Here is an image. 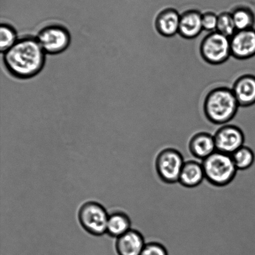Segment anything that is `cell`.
Segmentation results:
<instances>
[{"mask_svg":"<svg viewBox=\"0 0 255 255\" xmlns=\"http://www.w3.org/2000/svg\"><path fill=\"white\" fill-rule=\"evenodd\" d=\"M216 31L229 38L236 33L237 29L231 12L225 11L218 15Z\"/></svg>","mask_w":255,"mask_h":255,"instance_id":"obj_20","label":"cell"},{"mask_svg":"<svg viewBox=\"0 0 255 255\" xmlns=\"http://www.w3.org/2000/svg\"><path fill=\"white\" fill-rule=\"evenodd\" d=\"M109 215L107 210L98 202H87L79 209L80 224L87 233L94 236H102L107 234Z\"/></svg>","mask_w":255,"mask_h":255,"instance_id":"obj_7","label":"cell"},{"mask_svg":"<svg viewBox=\"0 0 255 255\" xmlns=\"http://www.w3.org/2000/svg\"><path fill=\"white\" fill-rule=\"evenodd\" d=\"M181 14L172 7L162 9L157 15L154 26L161 36L170 37L179 33Z\"/></svg>","mask_w":255,"mask_h":255,"instance_id":"obj_12","label":"cell"},{"mask_svg":"<svg viewBox=\"0 0 255 255\" xmlns=\"http://www.w3.org/2000/svg\"><path fill=\"white\" fill-rule=\"evenodd\" d=\"M205 180L202 162L196 160L185 161L179 176L180 186L187 189H194L201 186Z\"/></svg>","mask_w":255,"mask_h":255,"instance_id":"obj_14","label":"cell"},{"mask_svg":"<svg viewBox=\"0 0 255 255\" xmlns=\"http://www.w3.org/2000/svg\"><path fill=\"white\" fill-rule=\"evenodd\" d=\"M201 162L205 179L212 186H228L236 179L238 173L231 155L216 151Z\"/></svg>","mask_w":255,"mask_h":255,"instance_id":"obj_3","label":"cell"},{"mask_svg":"<svg viewBox=\"0 0 255 255\" xmlns=\"http://www.w3.org/2000/svg\"><path fill=\"white\" fill-rule=\"evenodd\" d=\"M5 69L14 78H33L43 69L46 54L36 37H19L13 46L2 53Z\"/></svg>","mask_w":255,"mask_h":255,"instance_id":"obj_1","label":"cell"},{"mask_svg":"<svg viewBox=\"0 0 255 255\" xmlns=\"http://www.w3.org/2000/svg\"><path fill=\"white\" fill-rule=\"evenodd\" d=\"M240 107L232 89L219 87L211 90L204 99L203 109L209 121L216 125L228 124Z\"/></svg>","mask_w":255,"mask_h":255,"instance_id":"obj_2","label":"cell"},{"mask_svg":"<svg viewBox=\"0 0 255 255\" xmlns=\"http://www.w3.org/2000/svg\"><path fill=\"white\" fill-rule=\"evenodd\" d=\"M217 151L232 155L246 142V136L239 127L235 125H224L214 135Z\"/></svg>","mask_w":255,"mask_h":255,"instance_id":"obj_8","label":"cell"},{"mask_svg":"<svg viewBox=\"0 0 255 255\" xmlns=\"http://www.w3.org/2000/svg\"><path fill=\"white\" fill-rule=\"evenodd\" d=\"M0 34V49L3 53L16 43L19 37L14 27L6 22L1 24Z\"/></svg>","mask_w":255,"mask_h":255,"instance_id":"obj_19","label":"cell"},{"mask_svg":"<svg viewBox=\"0 0 255 255\" xmlns=\"http://www.w3.org/2000/svg\"><path fill=\"white\" fill-rule=\"evenodd\" d=\"M234 96L240 107H249L255 104V75H242L232 87Z\"/></svg>","mask_w":255,"mask_h":255,"instance_id":"obj_10","label":"cell"},{"mask_svg":"<svg viewBox=\"0 0 255 255\" xmlns=\"http://www.w3.org/2000/svg\"><path fill=\"white\" fill-rule=\"evenodd\" d=\"M218 15L212 11H207L202 13V23L203 30L210 32L216 31Z\"/></svg>","mask_w":255,"mask_h":255,"instance_id":"obj_22","label":"cell"},{"mask_svg":"<svg viewBox=\"0 0 255 255\" xmlns=\"http://www.w3.org/2000/svg\"><path fill=\"white\" fill-rule=\"evenodd\" d=\"M130 229H131V221L128 215L122 211H117L109 215L107 234L110 236L118 239Z\"/></svg>","mask_w":255,"mask_h":255,"instance_id":"obj_16","label":"cell"},{"mask_svg":"<svg viewBox=\"0 0 255 255\" xmlns=\"http://www.w3.org/2000/svg\"><path fill=\"white\" fill-rule=\"evenodd\" d=\"M237 31L254 28L255 14L248 6H239L231 12Z\"/></svg>","mask_w":255,"mask_h":255,"instance_id":"obj_17","label":"cell"},{"mask_svg":"<svg viewBox=\"0 0 255 255\" xmlns=\"http://www.w3.org/2000/svg\"><path fill=\"white\" fill-rule=\"evenodd\" d=\"M188 147L190 154L201 161L217 151L214 135L206 132L195 134L190 139Z\"/></svg>","mask_w":255,"mask_h":255,"instance_id":"obj_13","label":"cell"},{"mask_svg":"<svg viewBox=\"0 0 255 255\" xmlns=\"http://www.w3.org/2000/svg\"><path fill=\"white\" fill-rule=\"evenodd\" d=\"M232 56L246 60L255 56V29L237 31L231 38Z\"/></svg>","mask_w":255,"mask_h":255,"instance_id":"obj_9","label":"cell"},{"mask_svg":"<svg viewBox=\"0 0 255 255\" xmlns=\"http://www.w3.org/2000/svg\"><path fill=\"white\" fill-rule=\"evenodd\" d=\"M117 239L116 248L119 255H140L146 244L141 232L132 229Z\"/></svg>","mask_w":255,"mask_h":255,"instance_id":"obj_11","label":"cell"},{"mask_svg":"<svg viewBox=\"0 0 255 255\" xmlns=\"http://www.w3.org/2000/svg\"><path fill=\"white\" fill-rule=\"evenodd\" d=\"M231 156L239 171H247L255 164V154L254 150L246 145L237 150Z\"/></svg>","mask_w":255,"mask_h":255,"instance_id":"obj_18","label":"cell"},{"mask_svg":"<svg viewBox=\"0 0 255 255\" xmlns=\"http://www.w3.org/2000/svg\"><path fill=\"white\" fill-rule=\"evenodd\" d=\"M140 255H169L164 245L159 242H146Z\"/></svg>","mask_w":255,"mask_h":255,"instance_id":"obj_21","label":"cell"},{"mask_svg":"<svg viewBox=\"0 0 255 255\" xmlns=\"http://www.w3.org/2000/svg\"><path fill=\"white\" fill-rule=\"evenodd\" d=\"M201 12L197 9H189L181 14L179 34L183 38H196L203 31Z\"/></svg>","mask_w":255,"mask_h":255,"instance_id":"obj_15","label":"cell"},{"mask_svg":"<svg viewBox=\"0 0 255 255\" xmlns=\"http://www.w3.org/2000/svg\"><path fill=\"white\" fill-rule=\"evenodd\" d=\"M37 41L46 54L62 53L71 43V34L64 25L52 23L45 25L37 32Z\"/></svg>","mask_w":255,"mask_h":255,"instance_id":"obj_5","label":"cell"},{"mask_svg":"<svg viewBox=\"0 0 255 255\" xmlns=\"http://www.w3.org/2000/svg\"><path fill=\"white\" fill-rule=\"evenodd\" d=\"M199 51L202 59L207 63L223 64L232 56L231 40L219 32H210L202 39Z\"/></svg>","mask_w":255,"mask_h":255,"instance_id":"obj_6","label":"cell"},{"mask_svg":"<svg viewBox=\"0 0 255 255\" xmlns=\"http://www.w3.org/2000/svg\"><path fill=\"white\" fill-rule=\"evenodd\" d=\"M183 155L173 147H167L157 154L155 171L160 181L165 184L178 183L180 174L185 162Z\"/></svg>","mask_w":255,"mask_h":255,"instance_id":"obj_4","label":"cell"}]
</instances>
